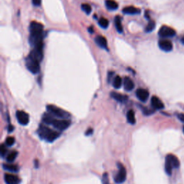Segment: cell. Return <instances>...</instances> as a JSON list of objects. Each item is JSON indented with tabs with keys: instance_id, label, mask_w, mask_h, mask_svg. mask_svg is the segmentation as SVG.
<instances>
[{
	"instance_id": "cell-1",
	"label": "cell",
	"mask_w": 184,
	"mask_h": 184,
	"mask_svg": "<svg viewBox=\"0 0 184 184\" xmlns=\"http://www.w3.org/2000/svg\"><path fill=\"white\" fill-rule=\"evenodd\" d=\"M30 43L32 48L36 45H43V25L40 22L33 21L30 25Z\"/></svg>"
},
{
	"instance_id": "cell-2",
	"label": "cell",
	"mask_w": 184,
	"mask_h": 184,
	"mask_svg": "<svg viewBox=\"0 0 184 184\" xmlns=\"http://www.w3.org/2000/svg\"><path fill=\"white\" fill-rule=\"evenodd\" d=\"M38 134H39L40 137L45 139L46 141L49 142V143L55 141L61 135L60 132L50 129L49 127L43 125V124L40 125Z\"/></svg>"
},
{
	"instance_id": "cell-3",
	"label": "cell",
	"mask_w": 184,
	"mask_h": 184,
	"mask_svg": "<svg viewBox=\"0 0 184 184\" xmlns=\"http://www.w3.org/2000/svg\"><path fill=\"white\" fill-rule=\"evenodd\" d=\"M47 110L48 113L53 115V117H56L58 118L64 119L67 120L70 117V114L67 112L66 111L63 110V109L59 108L55 105H48Z\"/></svg>"
},
{
	"instance_id": "cell-4",
	"label": "cell",
	"mask_w": 184,
	"mask_h": 184,
	"mask_svg": "<svg viewBox=\"0 0 184 184\" xmlns=\"http://www.w3.org/2000/svg\"><path fill=\"white\" fill-rule=\"evenodd\" d=\"M26 67L32 74H36L40 71V62L29 56L26 58Z\"/></svg>"
},
{
	"instance_id": "cell-5",
	"label": "cell",
	"mask_w": 184,
	"mask_h": 184,
	"mask_svg": "<svg viewBox=\"0 0 184 184\" xmlns=\"http://www.w3.org/2000/svg\"><path fill=\"white\" fill-rule=\"evenodd\" d=\"M51 125H53L55 129L60 130V131H63V130L68 129V126L71 125V122L70 120H64V119L58 120V119L53 118L51 123Z\"/></svg>"
},
{
	"instance_id": "cell-6",
	"label": "cell",
	"mask_w": 184,
	"mask_h": 184,
	"mask_svg": "<svg viewBox=\"0 0 184 184\" xmlns=\"http://www.w3.org/2000/svg\"><path fill=\"white\" fill-rule=\"evenodd\" d=\"M118 172L114 178V181L117 183L121 184L125 181L126 178V169L122 163H118Z\"/></svg>"
},
{
	"instance_id": "cell-7",
	"label": "cell",
	"mask_w": 184,
	"mask_h": 184,
	"mask_svg": "<svg viewBox=\"0 0 184 184\" xmlns=\"http://www.w3.org/2000/svg\"><path fill=\"white\" fill-rule=\"evenodd\" d=\"M176 32L175 30L170 28L168 26H163L161 27L160 30H159L158 34L160 38H172L175 36Z\"/></svg>"
},
{
	"instance_id": "cell-8",
	"label": "cell",
	"mask_w": 184,
	"mask_h": 184,
	"mask_svg": "<svg viewBox=\"0 0 184 184\" xmlns=\"http://www.w3.org/2000/svg\"><path fill=\"white\" fill-rule=\"evenodd\" d=\"M16 117L21 125H27L30 122L29 114L24 111H17L16 112Z\"/></svg>"
},
{
	"instance_id": "cell-9",
	"label": "cell",
	"mask_w": 184,
	"mask_h": 184,
	"mask_svg": "<svg viewBox=\"0 0 184 184\" xmlns=\"http://www.w3.org/2000/svg\"><path fill=\"white\" fill-rule=\"evenodd\" d=\"M159 48L165 52H170L172 49V44L171 41L168 40L163 39L158 42Z\"/></svg>"
},
{
	"instance_id": "cell-10",
	"label": "cell",
	"mask_w": 184,
	"mask_h": 184,
	"mask_svg": "<svg viewBox=\"0 0 184 184\" xmlns=\"http://www.w3.org/2000/svg\"><path fill=\"white\" fill-rule=\"evenodd\" d=\"M136 95L140 101L145 102L149 97V92L145 89H139L136 91Z\"/></svg>"
},
{
	"instance_id": "cell-11",
	"label": "cell",
	"mask_w": 184,
	"mask_h": 184,
	"mask_svg": "<svg viewBox=\"0 0 184 184\" xmlns=\"http://www.w3.org/2000/svg\"><path fill=\"white\" fill-rule=\"evenodd\" d=\"M5 181L7 184H18L20 180L17 176L10 173H6L5 174Z\"/></svg>"
},
{
	"instance_id": "cell-12",
	"label": "cell",
	"mask_w": 184,
	"mask_h": 184,
	"mask_svg": "<svg viewBox=\"0 0 184 184\" xmlns=\"http://www.w3.org/2000/svg\"><path fill=\"white\" fill-rule=\"evenodd\" d=\"M151 105L155 109H162L164 108V104L158 97H153L151 98Z\"/></svg>"
},
{
	"instance_id": "cell-13",
	"label": "cell",
	"mask_w": 184,
	"mask_h": 184,
	"mask_svg": "<svg viewBox=\"0 0 184 184\" xmlns=\"http://www.w3.org/2000/svg\"><path fill=\"white\" fill-rule=\"evenodd\" d=\"M124 88L126 91H130L135 88V84L130 77H124L123 80Z\"/></svg>"
},
{
	"instance_id": "cell-14",
	"label": "cell",
	"mask_w": 184,
	"mask_h": 184,
	"mask_svg": "<svg viewBox=\"0 0 184 184\" xmlns=\"http://www.w3.org/2000/svg\"><path fill=\"white\" fill-rule=\"evenodd\" d=\"M110 95L113 99H115L116 101H117L118 102L124 103L128 99V97H126V96L122 94L117 93V92H112Z\"/></svg>"
},
{
	"instance_id": "cell-15",
	"label": "cell",
	"mask_w": 184,
	"mask_h": 184,
	"mask_svg": "<svg viewBox=\"0 0 184 184\" xmlns=\"http://www.w3.org/2000/svg\"><path fill=\"white\" fill-rule=\"evenodd\" d=\"M95 42L97 45L103 49H107V40L106 38L101 35L97 36L95 38Z\"/></svg>"
},
{
	"instance_id": "cell-16",
	"label": "cell",
	"mask_w": 184,
	"mask_h": 184,
	"mask_svg": "<svg viewBox=\"0 0 184 184\" xmlns=\"http://www.w3.org/2000/svg\"><path fill=\"white\" fill-rule=\"evenodd\" d=\"M123 13L126 15H136L140 13V9L139 8H136L135 7L130 6V7H126L122 9Z\"/></svg>"
},
{
	"instance_id": "cell-17",
	"label": "cell",
	"mask_w": 184,
	"mask_h": 184,
	"mask_svg": "<svg viewBox=\"0 0 184 184\" xmlns=\"http://www.w3.org/2000/svg\"><path fill=\"white\" fill-rule=\"evenodd\" d=\"M167 158L169 159V160L171 163V164L172 165L174 168H178L180 166V161L178 160V158L176 155H172V154H168L167 155Z\"/></svg>"
},
{
	"instance_id": "cell-18",
	"label": "cell",
	"mask_w": 184,
	"mask_h": 184,
	"mask_svg": "<svg viewBox=\"0 0 184 184\" xmlns=\"http://www.w3.org/2000/svg\"><path fill=\"white\" fill-rule=\"evenodd\" d=\"M114 24L117 32H120V33H122V32H123V27H122V21H121V18L120 16L115 17Z\"/></svg>"
},
{
	"instance_id": "cell-19",
	"label": "cell",
	"mask_w": 184,
	"mask_h": 184,
	"mask_svg": "<svg viewBox=\"0 0 184 184\" xmlns=\"http://www.w3.org/2000/svg\"><path fill=\"white\" fill-rule=\"evenodd\" d=\"M3 168L5 170L11 172H16L18 171L19 170L18 166H17L16 165H13L12 163L3 164Z\"/></svg>"
},
{
	"instance_id": "cell-20",
	"label": "cell",
	"mask_w": 184,
	"mask_h": 184,
	"mask_svg": "<svg viewBox=\"0 0 184 184\" xmlns=\"http://www.w3.org/2000/svg\"><path fill=\"white\" fill-rule=\"evenodd\" d=\"M173 169V166L170 163L169 159L166 157V162H165V170L168 175L170 176L172 174V170Z\"/></svg>"
},
{
	"instance_id": "cell-21",
	"label": "cell",
	"mask_w": 184,
	"mask_h": 184,
	"mask_svg": "<svg viewBox=\"0 0 184 184\" xmlns=\"http://www.w3.org/2000/svg\"><path fill=\"white\" fill-rule=\"evenodd\" d=\"M106 7L109 10H116L118 8V4L114 0H106Z\"/></svg>"
},
{
	"instance_id": "cell-22",
	"label": "cell",
	"mask_w": 184,
	"mask_h": 184,
	"mask_svg": "<svg viewBox=\"0 0 184 184\" xmlns=\"http://www.w3.org/2000/svg\"><path fill=\"white\" fill-rule=\"evenodd\" d=\"M126 119H127L128 122L131 124H135L136 122L135 119V112L133 110L128 111L127 114H126Z\"/></svg>"
},
{
	"instance_id": "cell-23",
	"label": "cell",
	"mask_w": 184,
	"mask_h": 184,
	"mask_svg": "<svg viewBox=\"0 0 184 184\" xmlns=\"http://www.w3.org/2000/svg\"><path fill=\"white\" fill-rule=\"evenodd\" d=\"M113 86L115 89H120L122 84V79L120 76H116L113 79Z\"/></svg>"
},
{
	"instance_id": "cell-24",
	"label": "cell",
	"mask_w": 184,
	"mask_h": 184,
	"mask_svg": "<svg viewBox=\"0 0 184 184\" xmlns=\"http://www.w3.org/2000/svg\"><path fill=\"white\" fill-rule=\"evenodd\" d=\"M17 156V151H12V152L9 153V154L7 155V161L9 163H12L14 161L15 159H16Z\"/></svg>"
},
{
	"instance_id": "cell-25",
	"label": "cell",
	"mask_w": 184,
	"mask_h": 184,
	"mask_svg": "<svg viewBox=\"0 0 184 184\" xmlns=\"http://www.w3.org/2000/svg\"><path fill=\"white\" fill-rule=\"evenodd\" d=\"M99 25H100L101 28H107L109 26V21L107 19L104 18V17H101V18L99 19Z\"/></svg>"
},
{
	"instance_id": "cell-26",
	"label": "cell",
	"mask_w": 184,
	"mask_h": 184,
	"mask_svg": "<svg viewBox=\"0 0 184 184\" xmlns=\"http://www.w3.org/2000/svg\"><path fill=\"white\" fill-rule=\"evenodd\" d=\"M155 28V22L153 20L149 21L148 24L147 25L146 28H145V32H150L154 30Z\"/></svg>"
},
{
	"instance_id": "cell-27",
	"label": "cell",
	"mask_w": 184,
	"mask_h": 184,
	"mask_svg": "<svg viewBox=\"0 0 184 184\" xmlns=\"http://www.w3.org/2000/svg\"><path fill=\"white\" fill-rule=\"evenodd\" d=\"M81 9L84 12H86L87 15H89L91 12V7L89 4H82L81 5Z\"/></svg>"
},
{
	"instance_id": "cell-28",
	"label": "cell",
	"mask_w": 184,
	"mask_h": 184,
	"mask_svg": "<svg viewBox=\"0 0 184 184\" xmlns=\"http://www.w3.org/2000/svg\"><path fill=\"white\" fill-rule=\"evenodd\" d=\"M5 143H6V145H7V146H9V147L12 146V145H14L15 143V140L13 137H8L7 139H6Z\"/></svg>"
},
{
	"instance_id": "cell-29",
	"label": "cell",
	"mask_w": 184,
	"mask_h": 184,
	"mask_svg": "<svg viewBox=\"0 0 184 184\" xmlns=\"http://www.w3.org/2000/svg\"><path fill=\"white\" fill-rule=\"evenodd\" d=\"M0 152H1V155L2 157H5V155H6V153H7V148H6V146L5 145H1V148H0Z\"/></svg>"
},
{
	"instance_id": "cell-30",
	"label": "cell",
	"mask_w": 184,
	"mask_h": 184,
	"mask_svg": "<svg viewBox=\"0 0 184 184\" xmlns=\"http://www.w3.org/2000/svg\"><path fill=\"white\" fill-rule=\"evenodd\" d=\"M103 184H110L108 181V177H107V173L103 175Z\"/></svg>"
},
{
	"instance_id": "cell-31",
	"label": "cell",
	"mask_w": 184,
	"mask_h": 184,
	"mask_svg": "<svg viewBox=\"0 0 184 184\" xmlns=\"http://www.w3.org/2000/svg\"><path fill=\"white\" fill-rule=\"evenodd\" d=\"M32 3L34 6H40L41 5V0H32Z\"/></svg>"
},
{
	"instance_id": "cell-32",
	"label": "cell",
	"mask_w": 184,
	"mask_h": 184,
	"mask_svg": "<svg viewBox=\"0 0 184 184\" xmlns=\"http://www.w3.org/2000/svg\"><path fill=\"white\" fill-rule=\"evenodd\" d=\"M178 118L180 121H181L182 122H184V114H178Z\"/></svg>"
},
{
	"instance_id": "cell-33",
	"label": "cell",
	"mask_w": 184,
	"mask_h": 184,
	"mask_svg": "<svg viewBox=\"0 0 184 184\" xmlns=\"http://www.w3.org/2000/svg\"><path fill=\"white\" fill-rule=\"evenodd\" d=\"M93 133V130L92 129H89L86 132V135H90Z\"/></svg>"
},
{
	"instance_id": "cell-34",
	"label": "cell",
	"mask_w": 184,
	"mask_h": 184,
	"mask_svg": "<svg viewBox=\"0 0 184 184\" xmlns=\"http://www.w3.org/2000/svg\"><path fill=\"white\" fill-rule=\"evenodd\" d=\"M13 130H14V126H13L12 125H11V124H9V125L8 126V132H12Z\"/></svg>"
},
{
	"instance_id": "cell-35",
	"label": "cell",
	"mask_w": 184,
	"mask_h": 184,
	"mask_svg": "<svg viewBox=\"0 0 184 184\" xmlns=\"http://www.w3.org/2000/svg\"><path fill=\"white\" fill-rule=\"evenodd\" d=\"M88 30H89V32H90V33H93V32H94V29H93V28H92V26L90 27V28H89Z\"/></svg>"
},
{
	"instance_id": "cell-36",
	"label": "cell",
	"mask_w": 184,
	"mask_h": 184,
	"mask_svg": "<svg viewBox=\"0 0 184 184\" xmlns=\"http://www.w3.org/2000/svg\"><path fill=\"white\" fill-rule=\"evenodd\" d=\"M181 42H182V43H183V45H184V36H183V38H182V39H181Z\"/></svg>"
},
{
	"instance_id": "cell-37",
	"label": "cell",
	"mask_w": 184,
	"mask_h": 184,
	"mask_svg": "<svg viewBox=\"0 0 184 184\" xmlns=\"http://www.w3.org/2000/svg\"><path fill=\"white\" fill-rule=\"evenodd\" d=\"M183 133H184V126H183Z\"/></svg>"
}]
</instances>
